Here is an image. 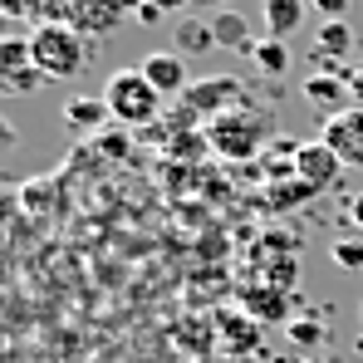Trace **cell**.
Here are the masks:
<instances>
[{
    "instance_id": "15",
    "label": "cell",
    "mask_w": 363,
    "mask_h": 363,
    "mask_svg": "<svg viewBox=\"0 0 363 363\" xmlns=\"http://www.w3.org/2000/svg\"><path fill=\"white\" fill-rule=\"evenodd\" d=\"M250 60H255V69L260 74H270V79H280L285 69H290V45L285 40H255V50H250Z\"/></svg>"
},
{
    "instance_id": "7",
    "label": "cell",
    "mask_w": 363,
    "mask_h": 363,
    "mask_svg": "<svg viewBox=\"0 0 363 363\" xmlns=\"http://www.w3.org/2000/svg\"><path fill=\"white\" fill-rule=\"evenodd\" d=\"M344 172V162L334 157V147L324 143V138H314V143H300V152H295V177L309 186V191H329L334 182Z\"/></svg>"
},
{
    "instance_id": "12",
    "label": "cell",
    "mask_w": 363,
    "mask_h": 363,
    "mask_svg": "<svg viewBox=\"0 0 363 363\" xmlns=\"http://www.w3.org/2000/svg\"><path fill=\"white\" fill-rule=\"evenodd\" d=\"M309 15V0H260V20L270 40H290Z\"/></svg>"
},
{
    "instance_id": "29",
    "label": "cell",
    "mask_w": 363,
    "mask_h": 363,
    "mask_svg": "<svg viewBox=\"0 0 363 363\" xmlns=\"http://www.w3.org/2000/svg\"><path fill=\"white\" fill-rule=\"evenodd\" d=\"M354 94H359V99H363V69H359V74H354Z\"/></svg>"
},
{
    "instance_id": "18",
    "label": "cell",
    "mask_w": 363,
    "mask_h": 363,
    "mask_svg": "<svg viewBox=\"0 0 363 363\" xmlns=\"http://www.w3.org/2000/svg\"><path fill=\"white\" fill-rule=\"evenodd\" d=\"M40 84H50V79H45L35 64H30V69H15V74H5V94H10V99H25V94H35Z\"/></svg>"
},
{
    "instance_id": "27",
    "label": "cell",
    "mask_w": 363,
    "mask_h": 363,
    "mask_svg": "<svg viewBox=\"0 0 363 363\" xmlns=\"http://www.w3.org/2000/svg\"><path fill=\"white\" fill-rule=\"evenodd\" d=\"M138 25H157L162 20V10H152V5H138V15H133Z\"/></svg>"
},
{
    "instance_id": "4",
    "label": "cell",
    "mask_w": 363,
    "mask_h": 363,
    "mask_svg": "<svg viewBox=\"0 0 363 363\" xmlns=\"http://www.w3.org/2000/svg\"><path fill=\"white\" fill-rule=\"evenodd\" d=\"M138 5L143 0H69L64 25H74L84 40H104V35L118 30L128 15H138Z\"/></svg>"
},
{
    "instance_id": "10",
    "label": "cell",
    "mask_w": 363,
    "mask_h": 363,
    "mask_svg": "<svg viewBox=\"0 0 363 363\" xmlns=\"http://www.w3.org/2000/svg\"><path fill=\"white\" fill-rule=\"evenodd\" d=\"M138 69L147 74V84H152V89H157L162 99H172V94H186V89H191V74H186V60H182L177 50H147Z\"/></svg>"
},
{
    "instance_id": "6",
    "label": "cell",
    "mask_w": 363,
    "mask_h": 363,
    "mask_svg": "<svg viewBox=\"0 0 363 363\" xmlns=\"http://www.w3.org/2000/svg\"><path fill=\"white\" fill-rule=\"evenodd\" d=\"M241 79H231V74H216V79H201V84H191L186 94H182V104L191 108V113H231V108H241Z\"/></svg>"
},
{
    "instance_id": "21",
    "label": "cell",
    "mask_w": 363,
    "mask_h": 363,
    "mask_svg": "<svg viewBox=\"0 0 363 363\" xmlns=\"http://www.w3.org/2000/svg\"><path fill=\"white\" fill-rule=\"evenodd\" d=\"M245 304H250L260 319H280L290 300H285V295H260V290H245Z\"/></svg>"
},
{
    "instance_id": "20",
    "label": "cell",
    "mask_w": 363,
    "mask_h": 363,
    "mask_svg": "<svg viewBox=\"0 0 363 363\" xmlns=\"http://www.w3.org/2000/svg\"><path fill=\"white\" fill-rule=\"evenodd\" d=\"M64 10H69V0H25V20H35V25H55L64 20Z\"/></svg>"
},
{
    "instance_id": "2",
    "label": "cell",
    "mask_w": 363,
    "mask_h": 363,
    "mask_svg": "<svg viewBox=\"0 0 363 363\" xmlns=\"http://www.w3.org/2000/svg\"><path fill=\"white\" fill-rule=\"evenodd\" d=\"M104 104L118 128H152V118L162 113V94L147 84L143 69H113L104 84Z\"/></svg>"
},
{
    "instance_id": "30",
    "label": "cell",
    "mask_w": 363,
    "mask_h": 363,
    "mask_svg": "<svg viewBox=\"0 0 363 363\" xmlns=\"http://www.w3.org/2000/svg\"><path fill=\"white\" fill-rule=\"evenodd\" d=\"M304 363H324V359H304Z\"/></svg>"
},
{
    "instance_id": "19",
    "label": "cell",
    "mask_w": 363,
    "mask_h": 363,
    "mask_svg": "<svg viewBox=\"0 0 363 363\" xmlns=\"http://www.w3.org/2000/svg\"><path fill=\"white\" fill-rule=\"evenodd\" d=\"M329 255H334V265H339V270H354V275L363 270V241H359V236H354V241H349V236H344V241H334V245H329Z\"/></svg>"
},
{
    "instance_id": "17",
    "label": "cell",
    "mask_w": 363,
    "mask_h": 363,
    "mask_svg": "<svg viewBox=\"0 0 363 363\" xmlns=\"http://www.w3.org/2000/svg\"><path fill=\"white\" fill-rule=\"evenodd\" d=\"M30 40H20V35H10L5 45H0V74H15V69H30Z\"/></svg>"
},
{
    "instance_id": "26",
    "label": "cell",
    "mask_w": 363,
    "mask_h": 363,
    "mask_svg": "<svg viewBox=\"0 0 363 363\" xmlns=\"http://www.w3.org/2000/svg\"><path fill=\"white\" fill-rule=\"evenodd\" d=\"M143 5H152V10H162V15H172V10H186L191 0H143Z\"/></svg>"
},
{
    "instance_id": "1",
    "label": "cell",
    "mask_w": 363,
    "mask_h": 363,
    "mask_svg": "<svg viewBox=\"0 0 363 363\" xmlns=\"http://www.w3.org/2000/svg\"><path fill=\"white\" fill-rule=\"evenodd\" d=\"M30 60L35 69L50 79V84H69V79H79L84 69H89V40L74 30V25H35V35H30Z\"/></svg>"
},
{
    "instance_id": "28",
    "label": "cell",
    "mask_w": 363,
    "mask_h": 363,
    "mask_svg": "<svg viewBox=\"0 0 363 363\" xmlns=\"http://www.w3.org/2000/svg\"><path fill=\"white\" fill-rule=\"evenodd\" d=\"M349 216H354V226H359V231H363V191H359V196H354V206H349Z\"/></svg>"
},
{
    "instance_id": "23",
    "label": "cell",
    "mask_w": 363,
    "mask_h": 363,
    "mask_svg": "<svg viewBox=\"0 0 363 363\" xmlns=\"http://www.w3.org/2000/svg\"><path fill=\"white\" fill-rule=\"evenodd\" d=\"M349 5H354V0H309V10H314V15H324V20H344V15H349Z\"/></svg>"
},
{
    "instance_id": "11",
    "label": "cell",
    "mask_w": 363,
    "mask_h": 363,
    "mask_svg": "<svg viewBox=\"0 0 363 363\" xmlns=\"http://www.w3.org/2000/svg\"><path fill=\"white\" fill-rule=\"evenodd\" d=\"M354 45H359V35H354V25H349V20H324V25L314 30V50H309V55L334 74V60L354 55Z\"/></svg>"
},
{
    "instance_id": "14",
    "label": "cell",
    "mask_w": 363,
    "mask_h": 363,
    "mask_svg": "<svg viewBox=\"0 0 363 363\" xmlns=\"http://www.w3.org/2000/svg\"><path fill=\"white\" fill-rule=\"evenodd\" d=\"M172 50H177L182 60H186V55H211V50H216L211 20H206V15H186V20H177V30H172Z\"/></svg>"
},
{
    "instance_id": "24",
    "label": "cell",
    "mask_w": 363,
    "mask_h": 363,
    "mask_svg": "<svg viewBox=\"0 0 363 363\" xmlns=\"http://www.w3.org/2000/svg\"><path fill=\"white\" fill-rule=\"evenodd\" d=\"M304 196H314V191H309L300 177H295V186H275V206H295V201H304Z\"/></svg>"
},
{
    "instance_id": "5",
    "label": "cell",
    "mask_w": 363,
    "mask_h": 363,
    "mask_svg": "<svg viewBox=\"0 0 363 363\" xmlns=\"http://www.w3.org/2000/svg\"><path fill=\"white\" fill-rule=\"evenodd\" d=\"M304 104L314 108V113H324V123L339 118V113H349V108H359L354 99V74H309L304 79Z\"/></svg>"
},
{
    "instance_id": "9",
    "label": "cell",
    "mask_w": 363,
    "mask_h": 363,
    "mask_svg": "<svg viewBox=\"0 0 363 363\" xmlns=\"http://www.w3.org/2000/svg\"><path fill=\"white\" fill-rule=\"evenodd\" d=\"M60 123H64V133H74V138H99L113 123V113H108L104 94H74L60 108Z\"/></svg>"
},
{
    "instance_id": "22",
    "label": "cell",
    "mask_w": 363,
    "mask_h": 363,
    "mask_svg": "<svg viewBox=\"0 0 363 363\" xmlns=\"http://www.w3.org/2000/svg\"><path fill=\"white\" fill-rule=\"evenodd\" d=\"M94 143H99V152H108V157H128V152H133V138H128L123 128H104Z\"/></svg>"
},
{
    "instance_id": "13",
    "label": "cell",
    "mask_w": 363,
    "mask_h": 363,
    "mask_svg": "<svg viewBox=\"0 0 363 363\" xmlns=\"http://www.w3.org/2000/svg\"><path fill=\"white\" fill-rule=\"evenodd\" d=\"M211 35H216V50H226V55H236V50H255V40H250V20H245L241 10H221V15H211Z\"/></svg>"
},
{
    "instance_id": "25",
    "label": "cell",
    "mask_w": 363,
    "mask_h": 363,
    "mask_svg": "<svg viewBox=\"0 0 363 363\" xmlns=\"http://www.w3.org/2000/svg\"><path fill=\"white\" fill-rule=\"evenodd\" d=\"M191 10L211 20V15H221V10H236V0H191Z\"/></svg>"
},
{
    "instance_id": "3",
    "label": "cell",
    "mask_w": 363,
    "mask_h": 363,
    "mask_svg": "<svg viewBox=\"0 0 363 363\" xmlns=\"http://www.w3.org/2000/svg\"><path fill=\"white\" fill-rule=\"evenodd\" d=\"M265 113H221V118H211V147L221 152V157H255L260 152V143H265Z\"/></svg>"
},
{
    "instance_id": "8",
    "label": "cell",
    "mask_w": 363,
    "mask_h": 363,
    "mask_svg": "<svg viewBox=\"0 0 363 363\" xmlns=\"http://www.w3.org/2000/svg\"><path fill=\"white\" fill-rule=\"evenodd\" d=\"M319 138H324V143L334 147V157H339L344 167H354V172H363V108H349V113L329 118Z\"/></svg>"
},
{
    "instance_id": "16",
    "label": "cell",
    "mask_w": 363,
    "mask_h": 363,
    "mask_svg": "<svg viewBox=\"0 0 363 363\" xmlns=\"http://www.w3.org/2000/svg\"><path fill=\"white\" fill-rule=\"evenodd\" d=\"M290 344H295V349H319V344H329V329H324V319H314V314H300V319H290Z\"/></svg>"
}]
</instances>
